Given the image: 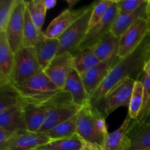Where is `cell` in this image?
Listing matches in <instances>:
<instances>
[{
    "label": "cell",
    "instance_id": "obj_1",
    "mask_svg": "<svg viewBox=\"0 0 150 150\" xmlns=\"http://www.w3.org/2000/svg\"><path fill=\"white\" fill-rule=\"evenodd\" d=\"M149 46L150 34L149 33L134 52L125 58L119 60L100 86L89 98V102L97 106L110 90L127 78H131L136 81L140 80L144 73V65L147 59Z\"/></svg>",
    "mask_w": 150,
    "mask_h": 150
},
{
    "label": "cell",
    "instance_id": "obj_2",
    "mask_svg": "<svg viewBox=\"0 0 150 150\" xmlns=\"http://www.w3.org/2000/svg\"><path fill=\"white\" fill-rule=\"evenodd\" d=\"M0 87H4L13 92L22 103L34 105L50 103L62 92L47 77L43 71L21 83L10 82Z\"/></svg>",
    "mask_w": 150,
    "mask_h": 150
},
{
    "label": "cell",
    "instance_id": "obj_3",
    "mask_svg": "<svg viewBox=\"0 0 150 150\" xmlns=\"http://www.w3.org/2000/svg\"><path fill=\"white\" fill-rule=\"evenodd\" d=\"M77 134L87 142L102 144L108 134L105 117L90 102L81 108L77 114Z\"/></svg>",
    "mask_w": 150,
    "mask_h": 150
},
{
    "label": "cell",
    "instance_id": "obj_4",
    "mask_svg": "<svg viewBox=\"0 0 150 150\" xmlns=\"http://www.w3.org/2000/svg\"><path fill=\"white\" fill-rule=\"evenodd\" d=\"M95 4V1L88 5L83 14L60 36L57 55L64 52H70L73 54L79 50V45L89 31L91 15Z\"/></svg>",
    "mask_w": 150,
    "mask_h": 150
},
{
    "label": "cell",
    "instance_id": "obj_5",
    "mask_svg": "<svg viewBox=\"0 0 150 150\" xmlns=\"http://www.w3.org/2000/svg\"><path fill=\"white\" fill-rule=\"evenodd\" d=\"M81 108V107L73 103L67 92L62 91L51 102L45 122L40 132L47 133L58 125L76 116Z\"/></svg>",
    "mask_w": 150,
    "mask_h": 150
},
{
    "label": "cell",
    "instance_id": "obj_6",
    "mask_svg": "<svg viewBox=\"0 0 150 150\" xmlns=\"http://www.w3.org/2000/svg\"><path fill=\"white\" fill-rule=\"evenodd\" d=\"M42 71L35 48H22L15 54L14 67L10 82L21 83Z\"/></svg>",
    "mask_w": 150,
    "mask_h": 150
},
{
    "label": "cell",
    "instance_id": "obj_7",
    "mask_svg": "<svg viewBox=\"0 0 150 150\" xmlns=\"http://www.w3.org/2000/svg\"><path fill=\"white\" fill-rule=\"evenodd\" d=\"M136 80L127 78L116 85L107 93L100 103L103 104L105 117L120 107H129Z\"/></svg>",
    "mask_w": 150,
    "mask_h": 150
},
{
    "label": "cell",
    "instance_id": "obj_8",
    "mask_svg": "<svg viewBox=\"0 0 150 150\" xmlns=\"http://www.w3.org/2000/svg\"><path fill=\"white\" fill-rule=\"evenodd\" d=\"M149 34V21L146 18H140L130 26L120 38L117 56L120 59L134 52Z\"/></svg>",
    "mask_w": 150,
    "mask_h": 150
},
{
    "label": "cell",
    "instance_id": "obj_9",
    "mask_svg": "<svg viewBox=\"0 0 150 150\" xmlns=\"http://www.w3.org/2000/svg\"><path fill=\"white\" fill-rule=\"evenodd\" d=\"M26 10V1L16 0L6 29L5 33L7 35L8 43L15 54L23 48V27Z\"/></svg>",
    "mask_w": 150,
    "mask_h": 150
},
{
    "label": "cell",
    "instance_id": "obj_10",
    "mask_svg": "<svg viewBox=\"0 0 150 150\" xmlns=\"http://www.w3.org/2000/svg\"><path fill=\"white\" fill-rule=\"evenodd\" d=\"M52 139L45 133L18 130L0 150H32L48 143Z\"/></svg>",
    "mask_w": 150,
    "mask_h": 150
},
{
    "label": "cell",
    "instance_id": "obj_11",
    "mask_svg": "<svg viewBox=\"0 0 150 150\" xmlns=\"http://www.w3.org/2000/svg\"><path fill=\"white\" fill-rule=\"evenodd\" d=\"M73 69V54L64 52L57 55L43 72L60 90L63 91L66 81Z\"/></svg>",
    "mask_w": 150,
    "mask_h": 150
},
{
    "label": "cell",
    "instance_id": "obj_12",
    "mask_svg": "<svg viewBox=\"0 0 150 150\" xmlns=\"http://www.w3.org/2000/svg\"><path fill=\"white\" fill-rule=\"evenodd\" d=\"M120 59L118 56L114 55L108 59L100 62L90 70L80 75L86 93L89 95V98L100 86L111 69Z\"/></svg>",
    "mask_w": 150,
    "mask_h": 150
},
{
    "label": "cell",
    "instance_id": "obj_13",
    "mask_svg": "<svg viewBox=\"0 0 150 150\" xmlns=\"http://www.w3.org/2000/svg\"><path fill=\"white\" fill-rule=\"evenodd\" d=\"M117 16H118V10H117L115 0L114 3L110 7L103 18L99 23H97L92 29L88 31L84 39L79 45V50L90 48L94 44L96 43L100 38H102L104 35L110 32L111 26H112L114 20L117 17Z\"/></svg>",
    "mask_w": 150,
    "mask_h": 150
},
{
    "label": "cell",
    "instance_id": "obj_14",
    "mask_svg": "<svg viewBox=\"0 0 150 150\" xmlns=\"http://www.w3.org/2000/svg\"><path fill=\"white\" fill-rule=\"evenodd\" d=\"M87 6L78 10H64L51 22L44 32L45 35L49 38H59L60 36L83 14Z\"/></svg>",
    "mask_w": 150,
    "mask_h": 150
},
{
    "label": "cell",
    "instance_id": "obj_15",
    "mask_svg": "<svg viewBox=\"0 0 150 150\" xmlns=\"http://www.w3.org/2000/svg\"><path fill=\"white\" fill-rule=\"evenodd\" d=\"M131 122L132 119L127 114L126 119L117 130L106 135L101 144L103 150H128L131 145L128 136Z\"/></svg>",
    "mask_w": 150,
    "mask_h": 150
},
{
    "label": "cell",
    "instance_id": "obj_16",
    "mask_svg": "<svg viewBox=\"0 0 150 150\" xmlns=\"http://www.w3.org/2000/svg\"><path fill=\"white\" fill-rule=\"evenodd\" d=\"M15 53L10 48L5 32H0V86L11 81Z\"/></svg>",
    "mask_w": 150,
    "mask_h": 150
},
{
    "label": "cell",
    "instance_id": "obj_17",
    "mask_svg": "<svg viewBox=\"0 0 150 150\" xmlns=\"http://www.w3.org/2000/svg\"><path fill=\"white\" fill-rule=\"evenodd\" d=\"M34 48L38 62L42 70H44L57 56L59 48V38H47L43 32Z\"/></svg>",
    "mask_w": 150,
    "mask_h": 150
},
{
    "label": "cell",
    "instance_id": "obj_18",
    "mask_svg": "<svg viewBox=\"0 0 150 150\" xmlns=\"http://www.w3.org/2000/svg\"><path fill=\"white\" fill-rule=\"evenodd\" d=\"M128 136L131 142L128 150H150V123L132 120Z\"/></svg>",
    "mask_w": 150,
    "mask_h": 150
},
{
    "label": "cell",
    "instance_id": "obj_19",
    "mask_svg": "<svg viewBox=\"0 0 150 150\" xmlns=\"http://www.w3.org/2000/svg\"><path fill=\"white\" fill-rule=\"evenodd\" d=\"M63 92H67L73 103L81 107L89 102V95L86 93L81 76L74 69L66 81Z\"/></svg>",
    "mask_w": 150,
    "mask_h": 150
},
{
    "label": "cell",
    "instance_id": "obj_20",
    "mask_svg": "<svg viewBox=\"0 0 150 150\" xmlns=\"http://www.w3.org/2000/svg\"><path fill=\"white\" fill-rule=\"evenodd\" d=\"M51 103V102L43 105L22 103L28 131L40 132L45 122V117L50 108Z\"/></svg>",
    "mask_w": 150,
    "mask_h": 150
},
{
    "label": "cell",
    "instance_id": "obj_21",
    "mask_svg": "<svg viewBox=\"0 0 150 150\" xmlns=\"http://www.w3.org/2000/svg\"><path fill=\"white\" fill-rule=\"evenodd\" d=\"M0 127L13 131L27 130L21 103L20 102L16 106L0 113Z\"/></svg>",
    "mask_w": 150,
    "mask_h": 150
},
{
    "label": "cell",
    "instance_id": "obj_22",
    "mask_svg": "<svg viewBox=\"0 0 150 150\" xmlns=\"http://www.w3.org/2000/svg\"><path fill=\"white\" fill-rule=\"evenodd\" d=\"M146 3H147V0H146V1L139 9H137L136 11L133 12V13H127V14L118 15L115 20H114L110 32L114 36L120 38L122 36L123 34L130 26H133L138 20H139L140 18L146 19Z\"/></svg>",
    "mask_w": 150,
    "mask_h": 150
},
{
    "label": "cell",
    "instance_id": "obj_23",
    "mask_svg": "<svg viewBox=\"0 0 150 150\" xmlns=\"http://www.w3.org/2000/svg\"><path fill=\"white\" fill-rule=\"evenodd\" d=\"M120 40V38H117L111 32H108L90 48L101 62L105 61L114 55H117Z\"/></svg>",
    "mask_w": 150,
    "mask_h": 150
},
{
    "label": "cell",
    "instance_id": "obj_24",
    "mask_svg": "<svg viewBox=\"0 0 150 150\" xmlns=\"http://www.w3.org/2000/svg\"><path fill=\"white\" fill-rule=\"evenodd\" d=\"M73 56V67L79 75L88 71L101 62L90 48L79 50Z\"/></svg>",
    "mask_w": 150,
    "mask_h": 150
},
{
    "label": "cell",
    "instance_id": "obj_25",
    "mask_svg": "<svg viewBox=\"0 0 150 150\" xmlns=\"http://www.w3.org/2000/svg\"><path fill=\"white\" fill-rule=\"evenodd\" d=\"M81 146V139L78 134L69 138L54 139L48 143L39 146L36 150H79Z\"/></svg>",
    "mask_w": 150,
    "mask_h": 150
},
{
    "label": "cell",
    "instance_id": "obj_26",
    "mask_svg": "<svg viewBox=\"0 0 150 150\" xmlns=\"http://www.w3.org/2000/svg\"><path fill=\"white\" fill-rule=\"evenodd\" d=\"M43 32L40 30L32 21L27 9L25 12L24 27H23V48L35 47Z\"/></svg>",
    "mask_w": 150,
    "mask_h": 150
},
{
    "label": "cell",
    "instance_id": "obj_27",
    "mask_svg": "<svg viewBox=\"0 0 150 150\" xmlns=\"http://www.w3.org/2000/svg\"><path fill=\"white\" fill-rule=\"evenodd\" d=\"M77 114L57 125L45 133L52 140L69 138L77 134Z\"/></svg>",
    "mask_w": 150,
    "mask_h": 150
},
{
    "label": "cell",
    "instance_id": "obj_28",
    "mask_svg": "<svg viewBox=\"0 0 150 150\" xmlns=\"http://www.w3.org/2000/svg\"><path fill=\"white\" fill-rule=\"evenodd\" d=\"M144 102V87L141 81H136L128 107V115L132 120H137L142 110Z\"/></svg>",
    "mask_w": 150,
    "mask_h": 150
},
{
    "label": "cell",
    "instance_id": "obj_29",
    "mask_svg": "<svg viewBox=\"0 0 150 150\" xmlns=\"http://www.w3.org/2000/svg\"><path fill=\"white\" fill-rule=\"evenodd\" d=\"M26 9L29 11L33 22L40 30H42L47 11L44 0H32L26 1Z\"/></svg>",
    "mask_w": 150,
    "mask_h": 150
},
{
    "label": "cell",
    "instance_id": "obj_30",
    "mask_svg": "<svg viewBox=\"0 0 150 150\" xmlns=\"http://www.w3.org/2000/svg\"><path fill=\"white\" fill-rule=\"evenodd\" d=\"M114 1L115 0H102V1H95V4L91 15L89 30L92 29L97 23H99L103 18Z\"/></svg>",
    "mask_w": 150,
    "mask_h": 150
},
{
    "label": "cell",
    "instance_id": "obj_31",
    "mask_svg": "<svg viewBox=\"0 0 150 150\" xmlns=\"http://www.w3.org/2000/svg\"><path fill=\"white\" fill-rule=\"evenodd\" d=\"M16 0L0 1V32H5Z\"/></svg>",
    "mask_w": 150,
    "mask_h": 150
},
{
    "label": "cell",
    "instance_id": "obj_32",
    "mask_svg": "<svg viewBox=\"0 0 150 150\" xmlns=\"http://www.w3.org/2000/svg\"><path fill=\"white\" fill-rule=\"evenodd\" d=\"M20 103L18 98L8 89L0 87V113H2Z\"/></svg>",
    "mask_w": 150,
    "mask_h": 150
},
{
    "label": "cell",
    "instance_id": "obj_33",
    "mask_svg": "<svg viewBox=\"0 0 150 150\" xmlns=\"http://www.w3.org/2000/svg\"><path fill=\"white\" fill-rule=\"evenodd\" d=\"M146 0H116L118 15L133 13L139 9Z\"/></svg>",
    "mask_w": 150,
    "mask_h": 150
},
{
    "label": "cell",
    "instance_id": "obj_34",
    "mask_svg": "<svg viewBox=\"0 0 150 150\" xmlns=\"http://www.w3.org/2000/svg\"><path fill=\"white\" fill-rule=\"evenodd\" d=\"M139 81H142L144 87L143 107H142V110L141 111L140 115H139V117H140L145 112V111L150 104V75H147L144 73Z\"/></svg>",
    "mask_w": 150,
    "mask_h": 150
},
{
    "label": "cell",
    "instance_id": "obj_35",
    "mask_svg": "<svg viewBox=\"0 0 150 150\" xmlns=\"http://www.w3.org/2000/svg\"><path fill=\"white\" fill-rule=\"evenodd\" d=\"M17 131H13L10 130H6L3 127H0V146L6 143L7 141L10 140L12 136L15 134Z\"/></svg>",
    "mask_w": 150,
    "mask_h": 150
},
{
    "label": "cell",
    "instance_id": "obj_36",
    "mask_svg": "<svg viewBox=\"0 0 150 150\" xmlns=\"http://www.w3.org/2000/svg\"><path fill=\"white\" fill-rule=\"evenodd\" d=\"M81 146L79 150H103L101 145L98 144L87 142L81 138Z\"/></svg>",
    "mask_w": 150,
    "mask_h": 150
},
{
    "label": "cell",
    "instance_id": "obj_37",
    "mask_svg": "<svg viewBox=\"0 0 150 150\" xmlns=\"http://www.w3.org/2000/svg\"><path fill=\"white\" fill-rule=\"evenodd\" d=\"M136 120L138 122L150 123V104L145 111V112Z\"/></svg>",
    "mask_w": 150,
    "mask_h": 150
},
{
    "label": "cell",
    "instance_id": "obj_38",
    "mask_svg": "<svg viewBox=\"0 0 150 150\" xmlns=\"http://www.w3.org/2000/svg\"><path fill=\"white\" fill-rule=\"evenodd\" d=\"M44 3H45V6L47 10H49V9L53 8L57 4V1L56 0H44Z\"/></svg>",
    "mask_w": 150,
    "mask_h": 150
},
{
    "label": "cell",
    "instance_id": "obj_39",
    "mask_svg": "<svg viewBox=\"0 0 150 150\" xmlns=\"http://www.w3.org/2000/svg\"><path fill=\"white\" fill-rule=\"evenodd\" d=\"M144 73L147 75H150V58L148 59L144 65Z\"/></svg>",
    "mask_w": 150,
    "mask_h": 150
},
{
    "label": "cell",
    "instance_id": "obj_40",
    "mask_svg": "<svg viewBox=\"0 0 150 150\" xmlns=\"http://www.w3.org/2000/svg\"><path fill=\"white\" fill-rule=\"evenodd\" d=\"M146 19H147L148 21H150V0H147V3H146Z\"/></svg>",
    "mask_w": 150,
    "mask_h": 150
},
{
    "label": "cell",
    "instance_id": "obj_41",
    "mask_svg": "<svg viewBox=\"0 0 150 150\" xmlns=\"http://www.w3.org/2000/svg\"><path fill=\"white\" fill-rule=\"evenodd\" d=\"M78 1H79L78 0H67V1H66V2L67 3V4H68V6H69L68 9H71L72 10V7H73V6H74L75 4L78 2Z\"/></svg>",
    "mask_w": 150,
    "mask_h": 150
},
{
    "label": "cell",
    "instance_id": "obj_42",
    "mask_svg": "<svg viewBox=\"0 0 150 150\" xmlns=\"http://www.w3.org/2000/svg\"><path fill=\"white\" fill-rule=\"evenodd\" d=\"M150 58V46H149V53H148V56H147V59H146V60Z\"/></svg>",
    "mask_w": 150,
    "mask_h": 150
},
{
    "label": "cell",
    "instance_id": "obj_43",
    "mask_svg": "<svg viewBox=\"0 0 150 150\" xmlns=\"http://www.w3.org/2000/svg\"><path fill=\"white\" fill-rule=\"evenodd\" d=\"M149 21V33L150 34V21Z\"/></svg>",
    "mask_w": 150,
    "mask_h": 150
},
{
    "label": "cell",
    "instance_id": "obj_44",
    "mask_svg": "<svg viewBox=\"0 0 150 150\" xmlns=\"http://www.w3.org/2000/svg\"><path fill=\"white\" fill-rule=\"evenodd\" d=\"M32 150H36V149H32Z\"/></svg>",
    "mask_w": 150,
    "mask_h": 150
}]
</instances>
